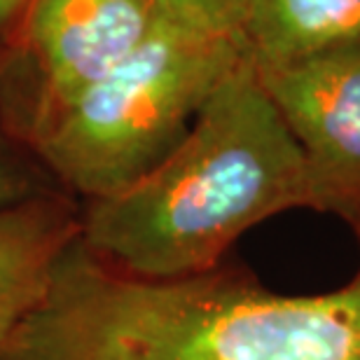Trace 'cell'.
Returning a JSON list of instances; mask_svg holds the SVG:
<instances>
[{
	"mask_svg": "<svg viewBox=\"0 0 360 360\" xmlns=\"http://www.w3.org/2000/svg\"><path fill=\"white\" fill-rule=\"evenodd\" d=\"M0 360H360V267L330 292L281 295L225 262L127 276L75 239Z\"/></svg>",
	"mask_w": 360,
	"mask_h": 360,
	"instance_id": "cell-1",
	"label": "cell"
},
{
	"mask_svg": "<svg viewBox=\"0 0 360 360\" xmlns=\"http://www.w3.org/2000/svg\"><path fill=\"white\" fill-rule=\"evenodd\" d=\"M292 208L321 213V201L246 56L157 167L82 201L77 243L127 276L185 278L220 267L241 234Z\"/></svg>",
	"mask_w": 360,
	"mask_h": 360,
	"instance_id": "cell-2",
	"label": "cell"
},
{
	"mask_svg": "<svg viewBox=\"0 0 360 360\" xmlns=\"http://www.w3.org/2000/svg\"><path fill=\"white\" fill-rule=\"evenodd\" d=\"M246 59L241 42L162 26L31 139L42 167L82 201L131 185L174 150L215 87Z\"/></svg>",
	"mask_w": 360,
	"mask_h": 360,
	"instance_id": "cell-3",
	"label": "cell"
},
{
	"mask_svg": "<svg viewBox=\"0 0 360 360\" xmlns=\"http://www.w3.org/2000/svg\"><path fill=\"white\" fill-rule=\"evenodd\" d=\"M253 70L302 150L321 213L360 227V42Z\"/></svg>",
	"mask_w": 360,
	"mask_h": 360,
	"instance_id": "cell-4",
	"label": "cell"
},
{
	"mask_svg": "<svg viewBox=\"0 0 360 360\" xmlns=\"http://www.w3.org/2000/svg\"><path fill=\"white\" fill-rule=\"evenodd\" d=\"M162 26L148 0H31L28 52L38 87L24 122L28 143Z\"/></svg>",
	"mask_w": 360,
	"mask_h": 360,
	"instance_id": "cell-5",
	"label": "cell"
},
{
	"mask_svg": "<svg viewBox=\"0 0 360 360\" xmlns=\"http://www.w3.org/2000/svg\"><path fill=\"white\" fill-rule=\"evenodd\" d=\"M77 229L80 204L63 190L0 208V349L47 295Z\"/></svg>",
	"mask_w": 360,
	"mask_h": 360,
	"instance_id": "cell-6",
	"label": "cell"
},
{
	"mask_svg": "<svg viewBox=\"0 0 360 360\" xmlns=\"http://www.w3.org/2000/svg\"><path fill=\"white\" fill-rule=\"evenodd\" d=\"M243 49L276 68L360 42V0H246Z\"/></svg>",
	"mask_w": 360,
	"mask_h": 360,
	"instance_id": "cell-7",
	"label": "cell"
},
{
	"mask_svg": "<svg viewBox=\"0 0 360 360\" xmlns=\"http://www.w3.org/2000/svg\"><path fill=\"white\" fill-rule=\"evenodd\" d=\"M61 187L42 167L31 143L21 131H12L0 120V208L24 204Z\"/></svg>",
	"mask_w": 360,
	"mask_h": 360,
	"instance_id": "cell-8",
	"label": "cell"
},
{
	"mask_svg": "<svg viewBox=\"0 0 360 360\" xmlns=\"http://www.w3.org/2000/svg\"><path fill=\"white\" fill-rule=\"evenodd\" d=\"M157 19L178 31L229 38L243 45L246 0H148Z\"/></svg>",
	"mask_w": 360,
	"mask_h": 360,
	"instance_id": "cell-9",
	"label": "cell"
},
{
	"mask_svg": "<svg viewBox=\"0 0 360 360\" xmlns=\"http://www.w3.org/2000/svg\"><path fill=\"white\" fill-rule=\"evenodd\" d=\"M26 5H31V0H0V28L10 26Z\"/></svg>",
	"mask_w": 360,
	"mask_h": 360,
	"instance_id": "cell-10",
	"label": "cell"
},
{
	"mask_svg": "<svg viewBox=\"0 0 360 360\" xmlns=\"http://www.w3.org/2000/svg\"><path fill=\"white\" fill-rule=\"evenodd\" d=\"M354 232H356V234H358V232H360V227H356V229H354Z\"/></svg>",
	"mask_w": 360,
	"mask_h": 360,
	"instance_id": "cell-11",
	"label": "cell"
}]
</instances>
